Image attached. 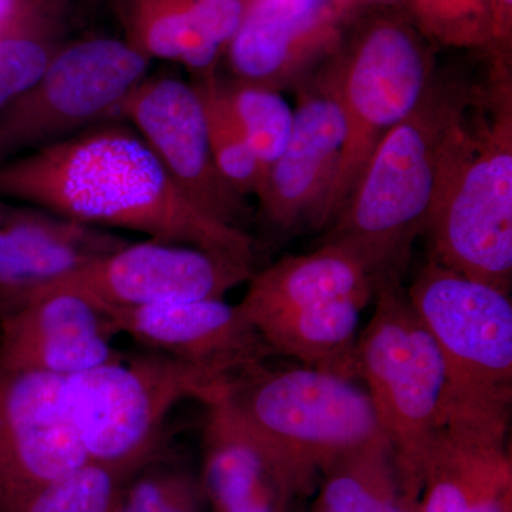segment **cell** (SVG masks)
I'll return each instance as SVG.
<instances>
[{
	"instance_id": "6da1fadb",
	"label": "cell",
	"mask_w": 512,
	"mask_h": 512,
	"mask_svg": "<svg viewBox=\"0 0 512 512\" xmlns=\"http://www.w3.org/2000/svg\"><path fill=\"white\" fill-rule=\"evenodd\" d=\"M0 198L254 264L244 228L188 197L133 127L96 126L0 164Z\"/></svg>"
},
{
	"instance_id": "7a4b0ae2",
	"label": "cell",
	"mask_w": 512,
	"mask_h": 512,
	"mask_svg": "<svg viewBox=\"0 0 512 512\" xmlns=\"http://www.w3.org/2000/svg\"><path fill=\"white\" fill-rule=\"evenodd\" d=\"M476 89L434 77L412 113L384 136L325 242L362 262L377 284L403 279L426 232L454 124Z\"/></svg>"
},
{
	"instance_id": "3957f363",
	"label": "cell",
	"mask_w": 512,
	"mask_h": 512,
	"mask_svg": "<svg viewBox=\"0 0 512 512\" xmlns=\"http://www.w3.org/2000/svg\"><path fill=\"white\" fill-rule=\"evenodd\" d=\"M424 234L433 261L510 295L511 74H493L454 124Z\"/></svg>"
},
{
	"instance_id": "277c9868",
	"label": "cell",
	"mask_w": 512,
	"mask_h": 512,
	"mask_svg": "<svg viewBox=\"0 0 512 512\" xmlns=\"http://www.w3.org/2000/svg\"><path fill=\"white\" fill-rule=\"evenodd\" d=\"M227 397L295 497L311 494L336 458L383 436L366 390L325 370L264 363L235 377Z\"/></svg>"
},
{
	"instance_id": "5b68a950",
	"label": "cell",
	"mask_w": 512,
	"mask_h": 512,
	"mask_svg": "<svg viewBox=\"0 0 512 512\" xmlns=\"http://www.w3.org/2000/svg\"><path fill=\"white\" fill-rule=\"evenodd\" d=\"M231 382L156 352L64 377V399L87 460L133 476L156 460L164 421L177 404L210 403Z\"/></svg>"
},
{
	"instance_id": "8992f818",
	"label": "cell",
	"mask_w": 512,
	"mask_h": 512,
	"mask_svg": "<svg viewBox=\"0 0 512 512\" xmlns=\"http://www.w3.org/2000/svg\"><path fill=\"white\" fill-rule=\"evenodd\" d=\"M375 299L372 319L357 338L355 375L366 384L404 483L419 498L421 463L446 407V365L402 279L382 282Z\"/></svg>"
},
{
	"instance_id": "52a82bcc",
	"label": "cell",
	"mask_w": 512,
	"mask_h": 512,
	"mask_svg": "<svg viewBox=\"0 0 512 512\" xmlns=\"http://www.w3.org/2000/svg\"><path fill=\"white\" fill-rule=\"evenodd\" d=\"M406 292L446 365L443 420L448 416L510 420V295L451 271L431 258L421 266Z\"/></svg>"
},
{
	"instance_id": "ba28073f",
	"label": "cell",
	"mask_w": 512,
	"mask_h": 512,
	"mask_svg": "<svg viewBox=\"0 0 512 512\" xmlns=\"http://www.w3.org/2000/svg\"><path fill=\"white\" fill-rule=\"evenodd\" d=\"M345 143L326 207L328 228L349 200L384 136L406 119L434 80V62L412 26L380 19L330 66Z\"/></svg>"
},
{
	"instance_id": "9c48e42d",
	"label": "cell",
	"mask_w": 512,
	"mask_h": 512,
	"mask_svg": "<svg viewBox=\"0 0 512 512\" xmlns=\"http://www.w3.org/2000/svg\"><path fill=\"white\" fill-rule=\"evenodd\" d=\"M148 64L140 50L114 37L60 47L36 83L0 113V164L121 116Z\"/></svg>"
},
{
	"instance_id": "30bf717a",
	"label": "cell",
	"mask_w": 512,
	"mask_h": 512,
	"mask_svg": "<svg viewBox=\"0 0 512 512\" xmlns=\"http://www.w3.org/2000/svg\"><path fill=\"white\" fill-rule=\"evenodd\" d=\"M252 266L188 245L128 242L45 291L69 289L116 309L224 299L251 279Z\"/></svg>"
},
{
	"instance_id": "8fae6325",
	"label": "cell",
	"mask_w": 512,
	"mask_h": 512,
	"mask_svg": "<svg viewBox=\"0 0 512 512\" xmlns=\"http://www.w3.org/2000/svg\"><path fill=\"white\" fill-rule=\"evenodd\" d=\"M86 461L63 377L0 366V512Z\"/></svg>"
},
{
	"instance_id": "7c38bea8",
	"label": "cell",
	"mask_w": 512,
	"mask_h": 512,
	"mask_svg": "<svg viewBox=\"0 0 512 512\" xmlns=\"http://www.w3.org/2000/svg\"><path fill=\"white\" fill-rule=\"evenodd\" d=\"M121 116L195 204L242 228L247 205L215 164L194 84L171 76L146 77L128 96Z\"/></svg>"
},
{
	"instance_id": "4fadbf2b",
	"label": "cell",
	"mask_w": 512,
	"mask_h": 512,
	"mask_svg": "<svg viewBox=\"0 0 512 512\" xmlns=\"http://www.w3.org/2000/svg\"><path fill=\"white\" fill-rule=\"evenodd\" d=\"M345 131L328 70L299 92L291 138L255 192L272 224L285 231L328 228L326 207L338 175Z\"/></svg>"
},
{
	"instance_id": "5bb4252c",
	"label": "cell",
	"mask_w": 512,
	"mask_h": 512,
	"mask_svg": "<svg viewBox=\"0 0 512 512\" xmlns=\"http://www.w3.org/2000/svg\"><path fill=\"white\" fill-rule=\"evenodd\" d=\"M355 0H245L227 52L235 79L281 90L338 50Z\"/></svg>"
},
{
	"instance_id": "9a60e30c",
	"label": "cell",
	"mask_w": 512,
	"mask_h": 512,
	"mask_svg": "<svg viewBox=\"0 0 512 512\" xmlns=\"http://www.w3.org/2000/svg\"><path fill=\"white\" fill-rule=\"evenodd\" d=\"M107 308L69 289H49L0 316V366L69 377L120 359Z\"/></svg>"
},
{
	"instance_id": "2e32d148",
	"label": "cell",
	"mask_w": 512,
	"mask_h": 512,
	"mask_svg": "<svg viewBox=\"0 0 512 512\" xmlns=\"http://www.w3.org/2000/svg\"><path fill=\"white\" fill-rule=\"evenodd\" d=\"M128 242L109 229L0 198V316Z\"/></svg>"
},
{
	"instance_id": "e0dca14e",
	"label": "cell",
	"mask_w": 512,
	"mask_h": 512,
	"mask_svg": "<svg viewBox=\"0 0 512 512\" xmlns=\"http://www.w3.org/2000/svg\"><path fill=\"white\" fill-rule=\"evenodd\" d=\"M107 311L117 335L228 379L264 365L272 353L238 306L224 299Z\"/></svg>"
},
{
	"instance_id": "ac0fdd59",
	"label": "cell",
	"mask_w": 512,
	"mask_h": 512,
	"mask_svg": "<svg viewBox=\"0 0 512 512\" xmlns=\"http://www.w3.org/2000/svg\"><path fill=\"white\" fill-rule=\"evenodd\" d=\"M510 421L447 417L421 463L420 512H512Z\"/></svg>"
},
{
	"instance_id": "d6986e66",
	"label": "cell",
	"mask_w": 512,
	"mask_h": 512,
	"mask_svg": "<svg viewBox=\"0 0 512 512\" xmlns=\"http://www.w3.org/2000/svg\"><path fill=\"white\" fill-rule=\"evenodd\" d=\"M228 387L205 404V501L212 512H291L295 494L235 413Z\"/></svg>"
},
{
	"instance_id": "ffe728a7",
	"label": "cell",
	"mask_w": 512,
	"mask_h": 512,
	"mask_svg": "<svg viewBox=\"0 0 512 512\" xmlns=\"http://www.w3.org/2000/svg\"><path fill=\"white\" fill-rule=\"evenodd\" d=\"M127 42L148 59L212 72L244 16L245 0H119Z\"/></svg>"
},
{
	"instance_id": "44dd1931",
	"label": "cell",
	"mask_w": 512,
	"mask_h": 512,
	"mask_svg": "<svg viewBox=\"0 0 512 512\" xmlns=\"http://www.w3.org/2000/svg\"><path fill=\"white\" fill-rule=\"evenodd\" d=\"M238 303L252 328L265 320L346 296L375 298L377 284L359 259L340 245L325 242L311 254L289 255L254 272Z\"/></svg>"
},
{
	"instance_id": "7402d4cb",
	"label": "cell",
	"mask_w": 512,
	"mask_h": 512,
	"mask_svg": "<svg viewBox=\"0 0 512 512\" xmlns=\"http://www.w3.org/2000/svg\"><path fill=\"white\" fill-rule=\"evenodd\" d=\"M370 301L362 296L330 299L265 320L255 330L272 353L353 380L357 329Z\"/></svg>"
},
{
	"instance_id": "603a6c76",
	"label": "cell",
	"mask_w": 512,
	"mask_h": 512,
	"mask_svg": "<svg viewBox=\"0 0 512 512\" xmlns=\"http://www.w3.org/2000/svg\"><path fill=\"white\" fill-rule=\"evenodd\" d=\"M316 488L312 512H420L384 436L336 458Z\"/></svg>"
},
{
	"instance_id": "cb8c5ba5",
	"label": "cell",
	"mask_w": 512,
	"mask_h": 512,
	"mask_svg": "<svg viewBox=\"0 0 512 512\" xmlns=\"http://www.w3.org/2000/svg\"><path fill=\"white\" fill-rule=\"evenodd\" d=\"M192 84L200 96L212 157L222 177L242 197L255 194L261 183V167L232 113L224 83L212 70L198 74Z\"/></svg>"
},
{
	"instance_id": "d4e9b609",
	"label": "cell",
	"mask_w": 512,
	"mask_h": 512,
	"mask_svg": "<svg viewBox=\"0 0 512 512\" xmlns=\"http://www.w3.org/2000/svg\"><path fill=\"white\" fill-rule=\"evenodd\" d=\"M60 47L46 19V3L0 30V113L36 83Z\"/></svg>"
},
{
	"instance_id": "484cf974",
	"label": "cell",
	"mask_w": 512,
	"mask_h": 512,
	"mask_svg": "<svg viewBox=\"0 0 512 512\" xmlns=\"http://www.w3.org/2000/svg\"><path fill=\"white\" fill-rule=\"evenodd\" d=\"M224 90L264 177L291 138L295 110L279 90L262 84L235 79L224 83Z\"/></svg>"
},
{
	"instance_id": "4316f807",
	"label": "cell",
	"mask_w": 512,
	"mask_h": 512,
	"mask_svg": "<svg viewBox=\"0 0 512 512\" xmlns=\"http://www.w3.org/2000/svg\"><path fill=\"white\" fill-rule=\"evenodd\" d=\"M130 477L87 460L40 488L18 512H111Z\"/></svg>"
},
{
	"instance_id": "83f0119b",
	"label": "cell",
	"mask_w": 512,
	"mask_h": 512,
	"mask_svg": "<svg viewBox=\"0 0 512 512\" xmlns=\"http://www.w3.org/2000/svg\"><path fill=\"white\" fill-rule=\"evenodd\" d=\"M424 35L441 45L491 49L493 0H410Z\"/></svg>"
},
{
	"instance_id": "f1b7e54d",
	"label": "cell",
	"mask_w": 512,
	"mask_h": 512,
	"mask_svg": "<svg viewBox=\"0 0 512 512\" xmlns=\"http://www.w3.org/2000/svg\"><path fill=\"white\" fill-rule=\"evenodd\" d=\"M190 476L180 468L151 461L123 484L111 512H161Z\"/></svg>"
},
{
	"instance_id": "f546056e",
	"label": "cell",
	"mask_w": 512,
	"mask_h": 512,
	"mask_svg": "<svg viewBox=\"0 0 512 512\" xmlns=\"http://www.w3.org/2000/svg\"><path fill=\"white\" fill-rule=\"evenodd\" d=\"M512 0H493L494 72H511Z\"/></svg>"
},
{
	"instance_id": "4dcf8cb0",
	"label": "cell",
	"mask_w": 512,
	"mask_h": 512,
	"mask_svg": "<svg viewBox=\"0 0 512 512\" xmlns=\"http://www.w3.org/2000/svg\"><path fill=\"white\" fill-rule=\"evenodd\" d=\"M204 503L207 501L202 493L200 480L190 476L175 491L161 512H202Z\"/></svg>"
},
{
	"instance_id": "1f68e13d",
	"label": "cell",
	"mask_w": 512,
	"mask_h": 512,
	"mask_svg": "<svg viewBox=\"0 0 512 512\" xmlns=\"http://www.w3.org/2000/svg\"><path fill=\"white\" fill-rule=\"evenodd\" d=\"M384 2H394V0H384Z\"/></svg>"
}]
</instances>
